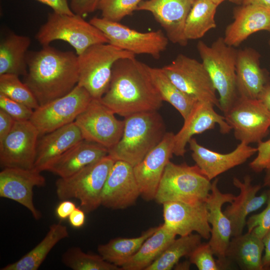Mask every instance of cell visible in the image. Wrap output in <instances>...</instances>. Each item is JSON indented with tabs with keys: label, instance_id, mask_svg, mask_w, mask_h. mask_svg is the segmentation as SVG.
Segmentation results:
<instances>
[{
	"label": "cell",
	"instance_id": "obj_41",
	"mask_svg": "<svg viewBox=\"0 0 270 270\" xmlns=\"http://www.w3.org/2000/svg\"><path fill=\"white\" fill-rule=\"evenodd\" d=\"M0 108L17 121L30 120L34 110L26 106L0 94Z\"/></svg>",
	"mask_w": 270,
	"mask_h": 270
},
{
	"label": "cell",
	"instance_id": "obj_9",
	"mask_svg": "<svg viewBox=\"0 0 270 270\" xmlns=\"http://www.w3.org/2000/svg\"><path fill=\"white\" fill-rule=\"evenodd\" d=\"M90 22L104 34L109 44L135 55L148 54L158 59L168 44L169 40L160 30L140 32L102 17H94Z\"/></svg>",
	"mask_w": 270,
	"mask_h": 270
},
{
	"label": "cell",
	"instance_id": "obj_17",
	"mask_svg": "<svg viewBox=\"0 0 270 270\" xmlns=\"http://www.w3.org/2000/svg\"><path fill=\"white\" fill-rule=\"evenodd\" d=\"M162 206L164 224L176 236H184L196 232L202 238H210L211 228L205 202L172 201Z\"/></svg>",
	"mask_w": 270,
	"mask_h": 270
},
{
	"label": "cell",
	"instance_id": "obj_22",
	"mask_svg": "<svg viewBox=\"0 0 270 270\" xmlns=\"http://www.w3.org/2000/svg\"><path fill=\"white\" fill-rule=\"evenodd\" d=\"M188 144L196 164L210 180L230 169L242 164L258 152L257 148L242 142L234 150L228 154H221L207 148L192 138Z\"/></svg>",
	"mask_w": 270,
	"mask_h": 270
},
{
	"label": "cell",
	"instance_id": "obj_26",
	"mask_svg": "<svg viewBox=\"0 0 270 270\" xmlns=\"http://www.w3.org/2000/svg\"><path fill=\"white\" fill-rule=\"evenodd\" d=\"M108 154V149L97 143L83 140L52 161L44 170L65 178Z\"/></svg>",
	"mask_w": 270,
	"mask_h": 270
},
{
	"label": "cell",
	"instance_id": "obj_38",
	"mask_svg": "<svg viewBox=\"0 0 270 270\" xmlns=\"http://www.w3.org/2000/svg\"><path fill=\"white\" fill-rule=\"evenodd\" d=\"M142 0H100L98 8L102 18L119 22L125 16L136 10Z\"/></svg>",
	"mask_w": 270,
	"mask_h": 270
},
{
	"label": "cell",
	"instance_id": "obj_52",
	"mask_svg": "<svg viewBox=\"0 0 270 270\" xmlns=\"http://www.w3.org/2000/svg\"><path fill=\"white\" fill-rule=\"evenodd\" d=\"M191 263L189 261H186L182 263H178L174 266L176 270H189Z\"/></svg>",
	"mask_w": 270,
	"mask_h": 270
},
{
	"label": "cell",
	"instance_id": "obj_32",
	"mask_svg": "<svg viewBox=\"0 0 270 270\" xmlns=\"http://www.w3.org/2000/svg\"><path fill=\"white\" fill-rule=\"evenodd\" d=\"M157 228H150L136 238L112 239L106 244L98 245V254L106 261L121 268L136 253L143 242Z\"/></svg>",
	"mask_w": 270,
	"mask_h": 270
},
{
	"label": "cell",
	"instance_id": "obj_5",
	"mask_svg": "<svg viewBox=\"0 0 270 270\" xmlns=\"http://www.w3.org/2000/svg\"><path fill=\"white\" fill-rule=\"evenodd\" d=\"M115 161L108 154L70 176L60 178L55 184L58 198L78 200L86 213L96 210L101 205L102 190Z\"/></svg>",
	"mask_w": 270,
	"mask_h": 270
},
{
	"label": "cell",
	"instance_id": "obj_8",
	"mask_svg": "<svg viewBox=\"0 0 270 270\" xmlns=\"http://www.w3.org/2000/svg\"><path fill=\"white\" fill-rule=\"evenodd\" d=\"M36 38L42 46L50 45L54 40L64 41L74 48L78 56L92 45L108 43L104 34L82 16L54 12L48 14Z\"/></svg>",
	"mask_w": 270,
	"mask_h": 270
},
{
	"label": "cell",
	"instance_id": "obj_45",
	"mask_svg": "<svg viewBox=\"0 0 270 270\" xmlns=\"http://www.w3.org/2000/svg\"><path fill=\"white\" fill-rule=\"evenodd\" d=\"M15 121L12 116L0 108V141L10 132Z\"/></svg>",
	"mask_w": 270,
	"mask_h": 270
},
{
	"label": "cell",
	"instance_id": "obj_13",
	"mask_svg": "<svg viewBox=\"0 0 270 270\" xmlns=\"http://www.w3.org/2000/svg\"><path fill=\"white\" fill-rule=\"evenodd\" d=\"M74 122L79 128L84 140L94 142L108 150L120 140L124 122L100 100L92 98Z\"/></svg>",
	"mask_w": 270,
	"mask_h": 270
},
{
	"label": "cell",
	"instance_id": "obj_23",
	"mask_svg": "<svg viewBox=\"0 0 270 270\" xmlns=\"http://www.w3.org/2000/svg\"><path fill=\"white\" fill-rule=\"evenodd\" d=\"M270 32V8L254 4H242L234 10V20L226 28L225 42L238 46L253 34Z\"/></svg>",
	"mask_w": 270,
	"mask_h": 270
},
{
	"label": "cell",
	"instance_id": "obj_28",
	"mask_svg": "<svg viewBox=\"0 0 270 270\" xmlns=\"http://www.w3.org/2000/svg\"><path fill=\"white\" fill-rule=\"evenodd\" d=\"M262 239L251 232L233 236L226 251V258L230 264L236 263L242 270H264Z\"/></svg>",
	"mask_w": 270,
	"mask_h": 270
},
{
	"label": "cell",
	"instance_id": "obj_2",
	"mask_svg": "<svg viewBox=\"0 0 270 270\" xmlns=\"http://www.w3.org/2000/svg\"><path fill=\"white\" fill-rule=\"evenodd\" d=\"M28 72L24 82L40 106L71 92L78 82V55L50 45L27 54Z\"/></svg>",
	"mask_w": 270,
	"mask_h": 270
},
{
	"label": "cell",
	"instance_id": "obj_33",
	"mask_svg": "<svg viewBox=\"0 0 270 270\" xmlns=\"http://www.w3.org/2000/svg\"><path fill=\"white\" fill-rule=\"evenodd\" d=\"M218 6L210 0H194L184 28V34L188 40L199 39L216 28L214 16Z\"/></svg>",
	"mask_w": 270,
	"mask_h": 270
},
{
	"label": "cell",
	"instance_id": "obj_49",
	"mask_svg": "<svg viewBox=\"0 0 270 270\" xmlns=\"http://www.w3.org/2000/svg\"><path fill=\"white\" fill-rule=\"evenodd\" d=\"M270 111V82L264 86L258 98Z\"/></svg>",
	"mask_w": 270,
	"mask_h": 270
},
{
	"label": "cell",
	"instance_id": "obj_47",
	"mask_svg": "<svg viewBox=\"0 0 270 270\" xmlns=\"http://www.w3.org/2000/svg\"><path fill=\"white\" fill-rule=\"evenodd\" d=\"M68 218L70 224L72 227L81 228L85 222V212L82 208H76L69 216Z\"/></svg>",
	"mask_w": 270,
	"mask_h": 270
},
{
	"label": "cell",
	"instance_id": "obj_53",
	"mask_svg": "<svg viewBox=\"0 0 270 270\" xmlns=\"http://www.w3.org/2000/svg\"><path fill=\"white\" fill-rule=\"evenodd\" d=\"M212 2H214V4H217L218 6L219 4H220L221 3H222V2L226 0H210ZM231 2H234V3H236V4H241L242 3V1L243 0H228Z\"/></svg>",
	"mask_w": 270,
	"mask_h": 270
},
{
	"label": "cell",
	"instance_id": "obj_29",
	"mask_svg": "<svg viewBox=\"0 0 270 270\" xmlns=\"http://www.w3.org/2000/svg\"><path fill=\"white\" fill-rule=\"evenodd\" d=\"M32 40L26 36L10 34L0 42V75L25 76L28 72L27 50Z\"/></svg>",
	"mask_w": 270,
	"mask_h": 270
},
{
	"label": "cell",
	"instance_id": "obj_46",
	"mask_svg": "<svg viewBox=\"0 0 270 270\" xmlns=\"http://www.w3.org/2000/svg\"><path fill=\"white\" fill-rule=\"evenodd\" d=\"M76 208L75 204L69 200H63L56 208V214L60 220H65L68 218Z\"/></svg>",
	"mask_w": 270,
	"mask_h": 270
},
{
	"label": "cell",
	"instance_id": "obj_30",
	"mask_svg": "<svg viewBox=\"0 0 270 270\" xmlns=\"http://www.w3.org/2000/svg\"><path fill=\"white\" fill-rule=\"evenodd\" d=\"M176 235L164 224L142 244L136 253L124 266L122 270H146L164 252Z\"/></svg>",
	"mask_w": 270,
	"mask_h": 270
},
{
	"label": "cell",
	"instance_id": "obj_48",
	"mask_svg": "<svg viewBox=\"0 0 270 270\" xmlns=\"http://www.w3.org/2000/svg\"><path fill=\"white\" fill-rule=\"evenodd\" d=\"M264 245V254L262 258L264 270H270V229L262 238Z\"/></svg>",
	"mask_w": 270,
	"mask_h": 270
},
{
	"label": "cell",
	"instance_id": "obj_10",
	"mask_svg": "<svg viewBox=\"0 0 270 270\" xmlns=\"http://www.w3.org/2000/svg\"><path fill=\"white\" fill-rule=\"evenodd\" d=\"M92 98L85 88L77 84L66 94L40 106L30 120L40 137L74 122Z\"/></svg>",
	"mask_w": 270,
	"mask_h": 270
},
{
	"label": "cell",
	"instance_id": "obj_16",
	"mask_svg": "<svg viewBox=\"0 0 270 270\" xmlns=\"http://www.w3.org/2000/svg\"><path fill=\"white\" fill-rule=\"evenodd\" d=\"M174 134L166 132L162 141L133 166L140 192L145 200H154L166 166L174 154Z\"/></svg>",
	"mask_w": 270,
	"mask_h": 270
},
{
	"label": "cell",
	"instance_id": "obj_40",
	"mask_svg": "<svg viewBox=\"0 0 270 270\" xmlns=\"http://www.w3.org/2000/svg\"><path fill=\"white\" fill-rule=\"evenodd\" d=\"M267 205L260 213L252 215L246 220L248 232L262 239L270 229V188L266 192Z\"/></svg>",
	"mask_w": 270,
	"mask_h": 270
},
{
	"label": "cell",
	"instance_id": "obj_37",
	"mask_svg": "<svg viewBox=\"0 0 270 270\" xmlns=\"http://www.w3.org/2000/svg\"><path fill=\"white\" fill-rule=\"evenodd\" d=\"M0 94L34 110L40 104L34 94L19 76L13 74L0 75Z\"/></svg>",
	"mask_w": 270,
	"mask_h": 270
},
{
	"label": "cell",
	"instance_id": "obj_50",
	"mask_svg": "<svg viewBox=\"0 0 270 270\" xmlns=\"http://www.w3.org/2000/svg\"><path fill=\"white\" fill-rule=\"evenodd\" d=\"M242 4H254L270 8V0H243Z\"/></svg>",
	"mask_w": 270,
	"mask_h": 270
},
{
	"label": "cell",
	"instance_id": "obj_44",
	"mask_svg": "<svg viewBox=\"0 0 270 270\" xmlns=\"http://www.w3.org/2000/svg\"><path fill=\"white\" fill-rule=\"evenodd\" d=\"M50 7L53 12L58 14H72L68 0H36Z\"/></svg>",
	"mask_w": 270,
	"mask_h": 270
},
{
	"label": "cell",
	"instance_id": "obj_36",
	"mask_svg": "<svg viewBox=\"0 0 270 270\" xmlns=\"http://www.w3.org/2000/svg\"><path fill=\"white\" fill-rule=\"evenodd\" d=\"M62 262L73 270H120L104 260L100 254L84 252L78 246L68 248L62 256Z\"/></svg>",
	"mask_w": 270,
	"mask_h": 270
},
{
	"label": "cell",
	"instance_id": "obj_39",
	"mask_svg": "<svg viewBox=\"0 0 270 270\" xmlns=\"http://www.w3.org/2000/svg\"><path fill=\"white\" fill-rule=\"evenodd\" d=\"M214 255L208 242L201 243L190 255L189 260L191 264H195L199 270H220Z\"/></svg>",
	"mask_w": 270,
	"mask_h": 270
},
{
	"label": "cell",
	"instance_id": "obj_19",
	"mask_svg": "<svg viewBox=\"0 0 270 270\" xmlns=\"http://www.w3.org/2000/svg\"><path fill=\"white\" fill-rule=\"evenodd\" d=\"M140 196L133 166L116 160L102 190L101 205L113 210L124 209L134 204Z\"/></svg>",
	"mask_w": 270,
	"mask_h": 270
},
{
	"label": "cell",
	"instance_id": "obj_4",
	"mask_svg": "<svg viewBox=\"0 0 270 270\" xmlns=\"http://www.w3.org/2000/svg\"><path fill=\"white\" fill-rule=\"evenodd\" d=\"M197 50L219 94L220 109L225 114L239 98L236 71L238 50L228 45L223 37L218 38L210 46L200 40Z\"/></svg>",
	"mask_w": 270,
	"mask_h": 270
},
{
	"label": "cell",
	"instance_id": "obj_1",
	"mask_svg": "<svg viewBox=\"0 0 270 270\" xmlns=\"http://www.w3.org/2000/svg\"><path fill=\"white\" fill-rule=\"evenodd\" d=\"M150 68L135 58L118 60L114 65L108 88L100 100L115 114L124 118L158 110L163 100Z\"/></svg>",
	"mask_w": 270,
	"mask_h": 270
},
{
	"label": "cell",
	"instance_id": "obj_12",
	"mask_svg": "<svg viewBox=\"0 0 270 270\" xmlns=\"http://www.w3.org/2000/svg\"><path fill=\"white\" fill-rule=\"evenodd\" d=\"M224 116L240 142L258 144L268 133L270 111L258 98L239 97Z\"/></svg>",
	"mask_w": 270,
	"mask_h": 270
},
{
	"label": "cell",
	"instance_id": "obj_43",
	"mask_svg": "<svg viewBox=\"0 0 270 270\" xmlns=\"http://www.w3.org/2000/svg\"><path fill=\"white\" fill-rule=\"evenodd\" d=\"M100 0H70V8L72 12L82 16L98 10Z\"/></svg>",
	"mask_w": 270,
	"mask_h": 270
},
{
	"label": "cell",
	"instance_id": "obj_54",
	"mask_svg": "<svg viewBox=\"0 0 270 270\" xmlns=\"http://www.w3.org/2000/svg\"><path fill=\"white\" fill-rule=\"evenodd\" d=\"M268 44H269V46H270V40H268Z\"/></svg>",
	"mask_w": 270,
	"mask_h": 270
},
{
	"label": "cell",
	"instance_id": "obj_7",
	"mask_svg": "<svg viewBox=\"0 0 270 270\" xmlns=\"http://www.w3.org/2000/svg\"><path fill=\"white\" fill-rule=\"evenodd\" d=\"M134 58L135 54L109 43L92 45L78 56V85L85 88L92 98L100 100L108 88L115 62Z\"/></svg>",
	"mask_w": 270,
	"mask_h": 270
},
{
	"label": "cell",
	"instance_id": "obj_20",
	"mask_svg": "<svg viewBox=\"0 0 270 270\" xmlns=\"http://www.w3.org/2000/svg\"><path fill=\"white\" fill-rule=\"evenodd\" d=\"M194 0H146L138 4L137 10L151 12L171 42L186 46L188 40L184 34V24Z\"/></svg>",
	"mask_w": 270,
	"mask_h": 270
},
{
	"label": "cell",
	"instance_id": "obj_27",
	"mask_svg": "<svg viewBox=\"0 0 270 270\" xmlns=\"http://www.w3.org/2000/svg\"><path fill=\"white\" fill-rule=\"evenodd\" d=\"M83 140L74 122L42 136L37 142L34 168L44 171L48 164Z\"/></svg>",
	"mask_w": 270,
	"mask_h": 270
},
{
	"label": "cell",
	"instance_id": "obj_31",
	"mask_svg": "<svg viewBox=\"0 0 270 270\" xmlns=\"http://www.w3.org/2000/svg\"><path fill=\"white\" fill-rule=\"evenodd\" d=\"M67 227L61 222L52 224L44 238L31 250L14 263L1 270H37L52 248L60 240L68 237Z\"/></svg>",
	"mask_w": 270,
	"mask_h": 270
},
{
	"label": "cell",
	"instance_id": "obj_25",
	"mask_svg": "<svg viewBox=\"0 0 270 270\" xmlns=\"http://www.w3.org/2000/svg\"><path fill=\"white\" fill-rule=\"evenodd\" d=\"M236 86L239 97L258 98L270 82L269 74L260 66V54L254 49L238 50L236 62Z\"/></svg>",
	"mask_w": 270,
	"mask_h": 270
},
{
	"label": "cell",
	"instance_id": "obj_21",
	"mask_svg": "<svg viewBox=\"0 0 270 270\" xmlns=\"http://www.w3.org/2000/svg\"><path fill=\"white\" fill-rule=\"evenodd\" d=\"M212 103L198 101L188 117L184 120L181 129L174 134V154L183 156L188 143L194 135L213 129L216 124L220 126V132L228 134L232 128L226 120L224 116L218 114Z\"/></svg>",
	"mask_w": 270,
	"mask_h": 270
},
{
	"label": "cell",
	"instance_id": "obj_15",
	"mask_svg": "<svg viewBox=\"0 0 270 270\" xmlns=\"http://www.w3.org/2000/svg\"><path fill=\"white\" fill-rule=\"evenodd\" d=\"M218 181L216 178L212 182L210 192L205 202L208 210V222L212 226L208 242L222 270L228 268L230 264L226 258V251L232 237L231 223L222 211V206L226 202L231 203L236 196L222 193L218 187Z\"/></svg>",
	"mask_w": 270,
	"mask_h": 270
},
{
	"label": "cell",
	"instance_id": "obj_42",
	"mask_svg": "<svg viewBox=\"0 0 270 270\" xmlns=\"http://www.w3.org/2000/svg\"><path fill=\"white\" fill-rule=\"evenodd\" d=\"M258 154L250 164V168L255 172H260L265 170L270 162V138L258 143Z\"/></svg>",
	"mask_w": 270,
	"mask_h": 270
},
{
	"label": "cell",
	"instance_id": "obj_34",
	"mask_svg": "<svg viewBox=\"0 0 270 270\" xmlns=\"http://www.w3.org/2000/svg\"><path fill=\"white\" fill-rule=\"evenodd\" d=\"M153 82L163 101L172 104L185 120L198 102L178 87L169 78L162 68H150Z\"/></svg>",
	"mask_w": 270,
	"mask_h": 270
},
{
	"label": "cell",
	"instance_id": "obj_11",
	"mask_svg": "<svg viewBox=\"0 0 270 270\" xmlns=\"http://www.w3.org/2000/svg\"><path fill=\"white\" fill-rule=\"evenodd\" d=\"M162 68L182 92L198 101L210 102L220 108L216 90L202 62L180 54Z\"/></svg>",
	"mask_w": 270,
	"mask_h": 270
},
{
	"label": "cell",
	"instance_id": "obj_3",
	"mask_svg": "<svg viewBox=\"0 0 270 270\" xmlns=\"http://www.w3.org/2000/svg\"><path fill=\"white\" fill-rule=\"evenodd\" d=\"M124 118L122 136L108 150V154L114 160L134 166L162 141L166 132L158 110L138 112Z\"/></svg>",
	"mask_w": 270,
	"mask_h": 270
},
{
	"label": "cell",
	"instance_id": "obj_14",
	"mask_svg": "<svg viewBox=\"0 0 270 270\" xmlns=\"http://www.w3.org/2000/svg\"><path fill=\"white\" fill-rule=\"evenodd\" d=\"M38 132L30 120H16L0 141V164L4 168H34Z\"/></svg>",
	"mask_w": 270,
	"mask_h": 270
},
{
	"label": "cell",
	"instance_id": "obj_51",
	"mask_svg": "<svg viewBox=\"0 0 270 270\" xmlns=\"http://www.w3.org/2000/svg\"><path fill=\"white\" fill-rule=\"evenodd\" d=\"M266 174L264 180V186H268L270 188V162L266 168Z\"/></svg>",
	"mask_w": 270,
	"mask_h": 270
},
{
	"label": "cell",
	"instance_id": "obj_35",
	"mask_svg": "<svg viewBox=\"0 0 270 270\" xmlns=\"http://www.w3.org/2000/svg\"><path fill=\"white\" fill-rule=\"evenodd\" d=\"M202 237L190 234L175 238L160 256L146 270H170L184 256L188 257L202 243Z\"/></svg>",
	"mask_w": 270,
	"mask_h": 270
},
{
	"label": "cell",
	"instance_id": "obj_24",
	"mask_svg": "<svg viewBox=\"0 0 270 270\" xmlns=\"http://www.w3.org/2000/svg\"><path fill=\"white\" fill-rule=\"evenodd\" d=\"M252 181L249 175L246 176L242 182L236 178L233 179V184L240 190V194L224 211L231 223L232 237L242 234L247 216L266 202L267 192L256 196L262 186L260 184H252Z\"/></svg>",
	"mask_w": 270,
	"mask_h": 270
},
{
	"label": "cell",
	"instance_id": "obj_18",
	"mask_svg": "<svg viewBox=\"0 0 270 270\" xmlns=\"http://www.w3.org/2000/svg\"><path fill=\"white\" fill-rule=\"evenodd\" d=\"M46 179L35 168H4L0 172V197L14 200L26 208L36 220L42 217L33 201V189L44 186Z\"/></svg>",
	"mask_w": 270,
	"mask_h": 270
},
{
	"label": "cell",
	"instance_id": "obj_6",
	"mask_svg": "<svg viewBox=\"0 0 270 270\" xmlns=\"http://www.w3.org/2000/svg\"><path fill=\"white\" fill-rule=\"evenodd\" d=\"M212 186L210 180L196 164H177L170 161L166 166L154 200L161 204L172 201L205 202Z\"/></svg>",
	"mask_w": 270,
	"mask_h": 270
}]
</instances>
